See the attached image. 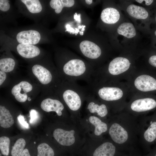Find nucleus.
I'll list each match as a JSON object with an SVG mask.
<instances>
[{"mask_svg": "<svg viewBox=\"0 0 156 156\" xmlns=\"http://www.w3.org/2000/svg\"><path fill=\"white\" fill-rule=\"evenodd\" d=\"M10 140L9 138L3 136L0 138V149L2 154L5 156L9 153Z\"/></svg>", "mask_w": 156, "mask_h": 156, "instance_id": "28", "label": "nucleus"}, {"mask_svg": "<svg viewBox=\"0 0 156 156\" xmlns=\"http://www.w3.org/2000/svg\"><path fill=\"white\" fill-rule=\"evenodd\" d=\"M34 144H36V142H34Z\"/></svg>", "mask_w": 156, "mask_h": 156, "instance_id": "47", "label": "nucleus"}, {"mask_svg": "<svg viewBox=\"0 0 156 156\" xmlns=\"http://www.w3.org/2000/svg\"><path fill=\"white\" fill-rule=\"evenodd\" d=\"M14 121L13 117L9 111L2 105L0 106V125L4 128H8L11 127Z\"/></svg>", "mask_w": 156, "mask_h": 156, "instance_id": "18", "label": "nucleus"}, {"mask_svg": "<svg viewBox=\"0 0 156 156\" xmlns=\"http://www.w3.org/2000/svg\"><path fill=\"white\" fill-rule=\"evenodd\" d=\"M85 1L86 3L88 5L91 4L92 2V0H86Z\"/></svg>", "mask_w": 156, "mask_h": 156, "instance_id": "38", "label": "nucleus"}, {"mask_svg": "<svg viewBox=\"0 0 156 156\" xmlns=\"http://www.w3.org/2000/svg\"><path fill=\"white\" fill-rule=\"evenodd\" d=\"M82 29L81 30V31L83 32L85 30V27L86 26L85 25H82Z\"/></svg>", "mask_w": 156, "mask_h": 156, "instance_id": "41", "label": "nucleus"}, {"mask_svg": "<svg viewBox=\"0 0 156 156\" xmlns=\"http://www.w3.org/2000/svg\"><path fill=\"white\" fill-rule=\"evenodd\" d=\"M27 99H28V101H30L31 100V99L30 97H28Z\"/></svg>", "mask_w": 156, "mask_h": 156, "instance_id": "44", "label": "nucleus"}, {"mask_svg": "<svg viewBox=\"0 0 156 156\" xmlns=\"http://www.w3.org/2000/svg\"><path fill=\"white\" fill-rule=\"evenodd\" d=\"M80 34L81 35H83V32L82 31H80Z\"/></svg>", "mask_w": 156, "mask_h": 156, "instance_id": "42", "label": "nucleus"}, {"mask_svg": "<svg viewBox=\"0 0 156 156\" xmlns=\"http://www.w3.org/2000/svg\"><path fill=\"white\" fill-rule=\"evenodd\" d=\"M6 75L5 72L0 71V85H1L6 79Z\"/></svg>", "mask_w": 156, "mask_h": 156, "instance_id": "33", "label": "nucleus"}, {"mask_svg": "<svg viewBox=\"0 0 156 156\" xmlns=\"http://www.w3.org/2000/svg\"><path fill=\"white\" fill-rule=\"evenodd\" d=\"M63 70L66 74L74 76L81 75L84 73L86 67L84 62L79 59L69 61L64 65Z\"/></svg>", "mask_w": 156, "mask_h": 156, "instance_id": "1", "label": "nucleus"}, {"mask_svg": "<svg viewBox=\"0 0 156 156\" xmlns=\"http://www.w3.org/2000/svg\"><path fill=\"white\" fill-rule=\"evenodd\" d=\"M15 64L14 60L11 58H6L0 60V69L5 72H9L13 70Z\"/></svg>", "mask_w": 156, "mask_h": 156, "instance_id": "25", "label": "nucleus"}, {"mask_svg": "<svg viewBox=\"0 0 156 156\" xmlns=\"http://www.w3.org/2000/svg\"><path fill=\"white\" fill-rule=\"evenodd\" d=\"M118 34L129 38L135 37L136 35L135 29L131 23L125 22L121 24L117 29Z\"/></svg>", "mask_w": 156, "mask_h": 156, "instance_id": "19", "label": "nucleus"}, {"mask_svg": "<svg viewBox=\"0 0 156 156\" xmlns=\"http://www.w3.org/2000/svg\"><path fill=\"white\" fill-rule=\"evenodd\" d=\"M66 31L69 32L70 33H72L73 34H75V30L73 28L70 27V25L69 24H67L66 26Z\"/></svg>", "mask_w": 156, "mask_h": 156, "instance_id": "34", "label": "nucleus"}, {"mask_svg": "<svg viewBox=\"0 0 156 156\" xmlns=\"http://www.w3.org/2000/svg\"><path fill=\"white\" fill-rule=\"evenodd\" d=\"M149 156H156V150L152 152Z\"/></svg>", "mask_w": 156, "mask_h": 156, "instance_id": "39", "label": "nucleus"}, {"mask_svg": "<svg viewBox=\"0 0 156 156\" xmlns=\"http://www.w3.org/2000/svg\"><path fill=\"white\" fill-rule=\"evenodd\" d=\"M40 107L44 111L47 112H55L59 116L62 115V111L64 109L63 105L60 101L50 98L43 100L41 103Z\"/></svg>", "mask_w": 156, "mask_h": 156, "instance_id": "12", "label": "nucleus"}, {"mask_svg": "<svg viewBox=\"0 0 156 156\" xmlns=\"http://www.w3.org/2000/svg\"><path fill=\"white\" fill-rule=\"evenodd\" d=\"M9 2V1L8 0H0V10L3 12H6L10 8Z\"/></svg>", "mask_w": 156, "mask_h": 156, "instance_id": "30", "label": "nucleus"}, {"mask_svg": "<svg viewBox=\"0 0 156 156\" xmlns=\"http://www.w3.org/2000/svg\"><path fill=\"white\" fill-rule=\"evenodd\" d=\"M74 0H51L50 2L51 7L57 14L60 13L64 7H70L75 4Z\"/></svg>", "mask_w": 156, "mask_h": 156, "instance_id": "20", "label": "nucleus"}, {"mask_svg": "<svg viewBox=\"0 0 156 156\" xmlns=\"http://www.w3.org/2000/svg\"><path fill=\"white\" fill-rule=\"evenodd\" d=\"M130 64L127 59L122 57H117L110 62L108 70L112 75H118L127 71L129 68Z\"/></svg>", "mask_w": 156, "mask_h": 156, "instance_id": "4", "label": "nucleus"}, {"mask_svg": "<svg viewBox=\"0 0 156 156\" xmlns=\"http://www.w3.org/2000/svg\"><path fill=\"white\" fill-rule=\"evenodd\" d=\"M32 88V86L29 83L23 81L13 87L11 92L17 101L24 102L27 99V93L31 91Z\"/></svg>", "mask_w": 156, "mask_h": 156, "instance_id": "7", "label": "nucleus"}, {"mask_svg": "<svg viewBox=\"0 0 156 156\" xmlns=\"http://www.w3.org/2000/svg\"><path fill=\"white\" fill-rule=\"evenodd\" d=\"M20 156H31L28 149H25L22 152Z\"/></svg>", "mask_w": 156, "mask_h": 156, "instance_id": "36", "label": "nucleus"}, {"mask_svg": "<svg viewBox=\"0 0 156 156\" xmlns=\"http://www.w3.org/2000/svg\"><path fill=\"white\" fill-rule=\"evenodd\" d=\"M154 34L156 36V30L155 31Z\"/></svg>", "mask_w": 156, "mask_h": 156, "instance_id": "45", "label": "nucleus"}, {"mask_svg": "<svg viewBox=\"0 0 156 156\" xmlns=\"http://www.w3.org/2000/svg\"><path fill=\"white\" fill-rule=\"evenodd\" d=\"M74 18L75 21H77L78 23H80L81 22V19L80 18V14H77L76 13L74 15Z\"/></svg>", "mask_w": 156, "mask_h": 156, "instance_id": "35", "label": "nucleus"}, {"mask_svg": "<svg viewBox=\"0 0 156 156\" xmlns=\"http://www.w3.org/2000/svg\"><path fill=\"white\" fill-rule=\"evenodd\" d=\"M37 156H54L53 149L46 143H42L37 147Z\"/></svg>", "mask_w": 156, "mask_h": 156, "instance_id": "27", "label": "nucleus"}, {"mask_svg": "<svg viewBox=\"0 0 156 156\" xmlns=\"http://www.w3.org/2000/svg\"><path fill=\"white\" fill-rule=\"evenodd\" d=\"M41 38L40 33L34 30L23 31L19 32L16 38L19 43L34 45L38 43Z\"/></svg>", "mask_w": 156, "mask_h": 156, "instance_id": "5", "label": "nucleus"}, {"mask_svg": "<svg viewBox=\"0 0 156 156\" xmlns=\"http://www.w3.org/2000/svg\"><path fill=\"white\" fill-rule=\"evenodd\" d=\"M135 87L143 92L156 90V79L148 75H142L138 77L134 81Z\"/></svg>", "mask_w": 156, "mask_h": 156, "instance_id": "2", "label": "nucleus"}, {"mask_svg": "<svg viewBox=\"0 0 156 156\" xmlns=\"http://www.w3.org/2000/svg\"><path fill=\"white\" fill-rule=\"evenodd\" d=\"M18 53L25 58H32L38 56L40 53V50L34 45L19 43L16 47Z\"/></svg>", "mask_w": 156, "mask_h": 156, "instance_id": "14", "label": "nucleus"}, {"mask_svg": "<svg viewBox=\"0 0 156 156\" xmlns=\"http://www.w3.org/2000/svg\"><path fill=\"white\" fill-rule=\"evenodd\" d=\"M25 144L26 142L24 139H18L12 147L11 151L12 156H20L24 150Z\"/></svg>", "mask_w": 156, "mask_h": 156, "instance_id": "26", "label": "nucleus"}, {"mask_svg": "<svg viewBox=\"0 0 156 156\" xmlns=\"http://www.w3.org/2000/svg\"><path fill=\"white\" fill-rule=\"evenodd\" d=\"M145 140L149 142H152L156 139V121L150 122V125L144 134Z\"/></svg>", "mask_w": 156, "mask_h": 156, "instance_id": "24", "label": "nucleus"}, {"mask_svg": "<svg viewBox=\"0 0 156 156\" xmlns=\"http://www.w3.org/2000/svg\"><path fill=\"white\" fill-rule=\"evenodd\" d=\"M127 11L129 14L138 19H145L148 17V12L144 8L134 4L129 5Z\"/></svg>", "mask_w": 156, "mask_h": 156, "instance_id": "17", "label": "nucleus"}, {"mask_svg": "<svg viewBox=\"0 0 156 156\" xmlns=\"http://www.w3.org/2000/svg\"><path fill=\"white\" fill-rule=\"evenodd\" d=\"M29 123L31 124H34L38 120L39 118L38 113L36 110L31 109L29 112Z\"/></svg>", "mask_w": 156, "mask_h": 156, "instance_id": "29", "label": "nucleus"}, {"mask_svg": "<svg viewBox=\"0 0 156 156\" xmlns=\"http://www.w3.org/2000/svg\"><path fill=\"white\" fill-rule=\"evenodd\" d=\"M145 3V4L147 5H151L153 2V1L152 0H144Z\"/></svg>", "mask_w": 156, "mask_h": 156, "instance_id": "37", "label": "nucleus"}, {"mask_svg": "<svg viewBox=\"0 0 156 156\" xmlns=\"http://www.w3.org/2000/svg\"><path fill=\"white\" fill-rule=\"evenodd\" d=\"M116 147L112 143L105 142L97 148L94 152L93 156H114Z\"/></svg>", "mask_w": 156, "mask_h": 156, "instance_id": "16", "label": "nucleus"}, {"mask_svg": "<svg viewBox=\"0 0 156 156\" xmlns=\"http://www.w3.org/2000/svg\"><path fill=\"white\" fill-rule=\"evenodd\" d=\"M75 132L73 130L67 131L58 128L54 130L53 135L54 138L60 144L63 146H69L75 142Z\"/></svg>", "mask_w": 156, "mask_h": 156, "instance_id": "6", "label": "nucleus"}, {"mask_svg": "<svg viewBox=\"0 0 156 156\" xmlns=\"http://www.w3.org/2000/svg\"><path fill=\"white\" fill-rule=\"evenodd\" d=\"M80 50L86 57L91 59H96L101 55V51L100 47L94 42L85 40L80 44Z\"/></svg>", "mask_w": 156, "mask_h": 156, "instance_id": "3", "label": "nucleus"}, {"mask_svg": "<svg viewBox=\"0 0 156 156\" xmlns=\"http://www.w3.org/2000/svg\"><path fill=\"white\" fill-rule=\"evenodd\" d=\"M155 21H156V17H155Z\"/></svg>", "mask_w": 156, "mask_h": 156, "instance_id": "46", "label": "nucleus"}, {"mask_svg": "<svg viewBox=\"0 0 156 156\" xmlns=\"http://www.w3.org/2000/svg\"><path fill=\"white\" fill-rule=\"evenodd\" d=\"M98 94L102 99L107 101L117 100L123 96L121 89L116 87H104L98 91Z\"/></svg>", "mask_w": 156, "mask_h": 156, "instance_id": "9", "label": "nucleus"}, {"mask_svg": "<svg viewBox=\"0 0 156 156\" xmlns=\"http://www.w3.org/2000/svg\"><path fill=\"white\" fill-rule=\"evenodd\" d=\"M64 100L69 108L72 110L76 111L80 108L81 101L78 94L74 91L67 90L63 94Z\"/></svg>", "mask_w": 156, "mask_h": 156, "instance_id": "10", "label": "nucleus"}, {"mask_svg": "<svg viewBox=\"0 0 156 156\" xmlns=\"http://www.w3.org/2000/svg\"><path fill=\"white\" fill-rule=\"evenodd\" d=\"M29 11L32 13L40 12L42 9V6L38 0H21Z\"/></svg>", "mask_w": 156, "mask_h": 156, "instance_id": "22", "label": "nucleus"}, {"mask_svg": "<svg viewBox=\"0 0 156 156\" xmlns=\"http://www.w3.org/2000/svg\"><path fill=\"white\" fill-rule=\"evenodd\" d=\"M32 70L34 75L42 84H47L51 81L52 76L50 72L43 66L36 64L32 67Z\"/></svg>", "mask_w": 156, "mask_h": 156, "instance_id": "13", "label": "nucleus"}, {"mask_svg": "<svg viewBox=\"0 0 156 156\" xmlns=\"http://www.w3.org/2000/svg\"><path fill=\"white\" fill-rule=\"evenodd\" d=\"M75 34L76 35H77V34L78 33V32H79V30L77 28H75Z\"/></svg>", "mask_w": 156, "mask_h": 156, "instance_id": "40", "label": "nucleus"}, {"mask_svg": "<svg viewBox=\"0 0 156 156\" xmlns=\"http://www.w3.org/2000/svg\"><path fill=\"white\" fill-rule=\"evenodd\" d=\"M120 18L118 11L113 8H107L101 12V18L104 23L108 24H114L117 22Z\"/></svg>", "mask_w": 156, "mask_h": 156, "instance_id": "15", "label": "nucleus"}, {"mask_svg": "<svg viewBox=\"0 0 156 156\" xmlns=\"http://www.w3.org/2000/svg\"><path fill=\"white\" fill-rule=\"evenodd\" d=\"M17 119L20 125L23 128L26 129H29V124L25 120L23 116L21 114L19 115L17 117Z\"/></svg>", "mask_w": 156, "mask_h": 156, "instance_id": "31", "label": "nucleus"}, {"mask_svg": "<svg viewBox=\"0 0 156 156\" xmlns=\"http://www.w3.org/2000/svg\"><path fill=\"white\" fill-rule=\"evenodd\" d=\"M78 29H80L81 28H82V26L79 25L78 26Z\"/></svg>", "mask_w": 156, "mask_h": 156, "instance_id": "43", "label": "nucleus"}, {"mask_svg": "<svg viewBox=\"0 0 156 156\" xmlns=\"http://www.w3.org/2000/svg\"><path fill=\"white\" fill-rule=\"evenodd\" d=\"M90 122L95 127L94 133L97 136L100 135L107 130V124L101 121V120L94 116H91L89 118Z\"/></svg>", "mask_w": 156, "mask_h": 156, "instance_id": "21", "label": "nucleus"}, {"mask_svg": "<svg viewBox=\"0 0 156 156\" xmlns=\"http://www.w3.org/2000/svg\"><path fill=\"white\" fill-rule=\"evenodd\" d=\"M148 62L150 65L156 67V55L150 57L148 60Z\"/></svg>", "mask_w": 156, "mask_h": 156, "instance_id": "32", "label": "nucleus"}, {"mask_svg": "<svg viewBox=\"0 0 156 156\" xmlns=\"http://www.w3.org/2000/svg\"><path fill=\"white\" fill-rule=\"evenodd\" d=\"M87 109L91 113H96L99 116L102 117L105 116L107 114V107L104 104L100 105L92 102L88 105Z\"/></svg>", "mask_w": 156, "mask_h": 156, "instance_id": "23", "label": "nucleus"}, {"mask_svg": "<svg viewBox=\"0 0 156 156\" xmlns=\"http://www.w3.org/2000/svg\"><path fill=\"white\" fill-rule=\"evenodd\" d=\"M156 107V101L151 98L137 100L131 104V109L135 112H141L153 109Z\"/></svg>", "mask_w": 156, "mask_h": 156, "instance_id": "8", "label": "nucleus"}, {"mask_svg": "<svg viewBox=\"0 0 156 156\" xmlns=\"http://www.w3.org/2000/svg\"><path fill=\"white\" fill-rule=\"evenodd\" d=\"M109 133L113 140L118 144H123L128 139V135L126 131L117 123H114L112 125Z\"/></svg>", "mask_w": 156, "mask_h": 156, "instance_id": "11", "label": "nucleus"}]
</instances>
